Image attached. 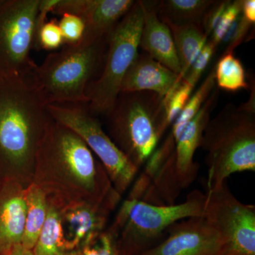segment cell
<instances>
[{
    "label": "cell",
    "mask_w": 255,
    "mask_h": 255,
    "mask_svg": "<svg viewBox=\"0 0 255 255\" xmlns=\"http://www.w3.org/2000/svg\"><path fill=\"white\" fill-rule=\"evenodd\" d=\"M206 194L194 191L179 204L157 205L128 198L109 231L120 255H137L149 249L171 226L189 218L203 216Z\"/></svg>",
    "instance_id": "8992f818"
},
{
    "label": "cell",
    "mask_w": 255,
    "mask_h": 255,
    "mask_svg": "<svg viewBox=\"0 0 255 255\" xmlns=\"http://www.w3.org/2000/svg\"><path fill=\"white\" fill-rule=\"evenodd\" d=\"M143 13L135 1L108 36V48L99 78L87 89L89 110L95 115L107 117L120 95L121 85L128 70L138 55Z\"/></svg>",
    "instance_id": "52a82bcc"
},
{
    "label": "cell",
    "mask_w": 255,
    "mask_h": 255,
    "mask_svg": "<svg viewBox=\"0 0 255 255\" xmlns=\"http://www.w3.org/2000/svg\"><path fill=\"white\" fill-rule=\"evenodd\" d=\"M40 0H0V74L30 77Z\"/></svg>",
    "instance_id": "9c48e42d"
},
{
    "label": "cell",
    "mask_w": 255,
    "mask_h": 255,
    "mask_svg": "<svg viewBox=\"0 0 255 255\" xmlns=\"http://www.w3.org/2000/svg\"><path fill=\"white\" fill-rule=\"evenodd\" d=\"M52 120L30 77L0 74V178L31 184L37 150Z\"/></svg>",
    "instance_id": "7a4b0ae2"
},
{
    "label": "cell",
    "mask_w": 255,
    "mask_h": 255,
    "mask_svg": "<svg viewBox=\"0 0 255 255\" xmlns=\"http://www.w3.org/2000/svg\"><path fill=\"white\" fill-rule=\"evenodd\" d=\"M47 109L53 120L78 134L100 159L114 189L122 196L133 182L139 169L106 133L88 106L49 105Z\"/></svg>",
    "instance_id": "ba28073f"
},
{
    "label": "cell",
    "mask_w": 255,
    "mask_h": 255,
    "mask_svg": "<svg viewBox=\"0 0 255 255\" xmlns=\"http://www.w3.org/2000/svg\"><path fill=\"white\" fill-rule=\"evenodd\" d=\"M203 217L221 236V255H255V206L238 201L226 182L206 192Z\"/></svg>",
    "instance_id": "8fae6325"
},
{
    "label": "cell",
    "mask_w": 255,
    "mask_h": 255,
    "mask_svg": "<svg viewBox=\"0 0 255 255\" xmlns=\"http://www.w3.org/2000/svg\"><path fill=\"white\" fill-rule=\"evenodd\" d=\"M212 0H164L157 1L159 17L164 23L201 24Z\"/></svg>",
    "instance_id": "ffe728a7"
},
{
    "label": "cell",
    "mask_w": 255,
    "mask_h": 255,
    "mask_svg": "<svg viewBox=\"0 0 255 255\" xmlns=\"http://www.w3.org/2000/svg\"><path fill=\"white\" fill-rule=\"evenodd\" d=\"M167 232L163 241L137 255H222L221 236L203 216L176 223Z\"/></svg>",
    "instance_id": "7c38bea8"
},
{
    "label": "cell",
    "mask_w": 255,
    "mask_h": 255,
    "mask_svg": "<svg viewBox=\"0 0 255 255\" xmlns=\"http://www.w3.org/2000/svg\"><path fill=\"white\" fill-rule=\"evenodd\" d=\"M68 255H120L117 242L109 231H104L86 246L76 251L70 252Z\"/></svg>",
    "instance_id": "d4e9b609"
},
{
    "label": "cell",
    "mask_w": 255,
    "mask_h": 255,
    "mask_svg": "<svg viewBox=\"0 0 255 255\" xmlns=\"http://www.w3.org/2000/svg\"><path fill=\"white\" fill-rule=\"evenodd\" d=\"M239 107L228 104L206 127L200 147L207 152L208 190L222 186L231 174L255 171V86Z\"/></svg>",
    "instance_id": "3957f363"
},
{
    "label": "cell",
    "mask_w": 255,
    "mask_h": 255,
    "mask_svg": "<svg viewBox=\"0 0 255 255\" xmlns=\"http://www.w3.org/2000/svg\"><path fill=\"white\" fill-rule=\"evenodd\" d=\"M26 187L9 177L0 178V255H8L21 243L26 204Z\"/></svg>",
    "instance_id": "9a60e30c"
},
{
    "label": "cell",
    "mask_w": 255,
    "mask_h": 255,
    "mask_svg": "<svg viewBox=\"0 0 255 255\" xmlns=\"http://www.w3.org/2000/svg\"><path fill=\"white\" fill-rule=\"evenodd\" d=\"M132 0H59L52 14L76 15L86 26L83 38L107 36L130 11Z\"/></svg>",
    "instance_id": "5bb4252c"
},
{
    "label": "cell",
    "mask_w": 255,
    "mask_h": 255,
    "mask_svg": "<svg viewBox=\"0 0 255 255\" xmlns=\"http://www.w3.org/2000/svg\"><path fill=\"white\" fill-rule=\"evenodd\" d=\"M58 25L63 35L64 45H75L80 43L85 36L86 26L83 20L76 15H61Z\"/></svg>",
    "instance_id": "f1b7e54d"
},
{
    "label": "cell",
    "mask_w": 255,
    "mask_h": 255,
    "mask_svg": "<svg viewBox=\"0 0 255 255\" xmlns=\"http://www.w3.org/2000/svg\"><path fill=\"white\" fill-rule=\"evenodd\" d=\"M48 200V199H47ZM33 255H68L65 250L60 228L59 210L48 200V214L36 244Z\"/></svg>",
    "instance_id": "44dd1931"
},
{
    "label": "cell",
    "mask_w": 255,
    "mask_h": 255,
    "mask_svg": "<svg viewBox=\"0 0 255 255\" xmlns=\"http://www.w3.org/2000/svg\"><path fill=\"white\" fill-rule=\"evenodd\" d=\"M243 0L229 1L226 9L223 11L217 26L211 33L209 39L216 48L221 45L223 37L227 33L232 23L236 21L242 12Z\"/></svg>",
    "instance_id": "4316f807"
},
{
    "label": "cell",
    "mask_w": 255,
    "mask_h": 255,
    "mask_svg": "<svg viewBox=\"0 0 255 255\" xmlns=\"http://www.w3.org/2000/svg\"><path fill=\"white\" fill-rule=\"evenodd\" d=\"M64 46L63 35L56 18L46 21L42 26L33 48L36 50H53Z\"/></svg>",
    "instance_id": "484cf974"
},
{
    "label": "cell",
    "mask_w": 255,
    "mask_h": 255,
    "mask_svg": "<svg viewBox=\"0 0 255 255\" xmlns=\"http://www.w3.org/2000/svg\"><path fill=\"white\" fill-rule=\"evenodd\" d=\"M177 79V74L147 53H138L124 76L120 93L151 92L164 98L175 88Z\"/></svg>",
    "instance_id": "e0dca14e"
},
{
    "label": "cell",
    "mask_w": 255,
    "mask_h": 255,
    "mask_svg": "<svg viewBox=\"0 0 255 255\" xmlns=\"http://www.w3.org/2000/svg\"><path fill=\"white\" fill-rule=\"evenodd\" d=\"M108 36L64 45L36 65L30 79L46 105L88 104L87 89L102 73Z\"/></svg>",
    "instance_id": "277c9868"
},
{
    "label": "cell",
    "mask_w": 255,
    "mask_h": 255,
    "mask_svg": "<svg viewBox=\"0 0 255 255\" xmlns=\"http://www.w3.org/2000/svg\"><path fill=\"white\" fill-rule=\"evenodd\" d=\"M165 23L170 28L181 68L180 73L178 75L177 84L174 89L175 90L182 82L191 65L205 46L208 38L201 24Z\"/></svg>",
    "instance_id": "ac0fdd59"
},
{
    "label": "cell",
    "mask_w": 255,
    "mask_h": 255,
    "mask_svg": "<svg viewBox=\"0 0 255 255\" xmlns=\"http://www.w3.org/2000/svg\"><path fill=\"white\" fill-rule=\"evenodd\" d=\"M194 87L182 81L179 86L164 97L165 122L167 128L172 126L182 112L194 91Z\"/></svg>",
    "instance_id": "cb8c5ba5"
},
{
    "label": "cell",
    "mask_w": 255,
    "mask_h": 255,
    "mask_svg": "<svg viewBox=\"0 0 255 255\" xmlns=\"http://www.w3.org/2000/svg\"><path fill=\"white\" fill-rule=\"evenodd\" d=\"M215 87H216V80H215L214 69L206 77L201 86L191 95L187 105L183 109L182 112L172 124V130L169 134L172 135L174 140L179 136L184 127L195 117L196 114L199 113L202 106L214 91Z\"/></svg>",
    "instance_id": "603a6c76"
},
{
    "label": "cell",
    "mask_w": 255,
    "mask_h": 255,
    "mask_svg": "<svg viewBox=\"0 0 255 255\" xmlns=\"http://www.w3.org/2000/svg\"><path fill=\"white\" fill-rule=\"evenodd\" d=\"M143 21L139 47L153 59L177 74L181 68L169 26L159 17L157 1H140Z\"/></svg>",
    "instance_id": "2e32d148"
},
{
    "label": "cell",
    "mask_w": 255,
    "mask_h": 255,
    "mask_svg": "<svg viewBox=\"0 0 255 255\" xmlns=\"http://www.w3.org/2000/svg\"><path fill=\"white\" fill-rule=\"evenodd\" d=\"M242 14L248 22L255 25V0H243Z\"/></svg>",
    "instance_id": "1f68e13d"
},
{
    "label": "cell",
    "mask_w": 255,
    "mask_h": 255,
    "mask_svg": "<svg viewBox=\"0 0 255 255\" xmlns=\"http://www.w3.org/2000/svg\"><path fill=\"white\" fill-rule=\"evenodd\" d=\"M229 2V0L224 1H214V4L210 6L206 11L201 22V27L204 30V33L208 39L211 36L215 28L217 26L220 18L222 16L223 11Z\"/></svg>",
    "instance_id": "4dcf8cb0"
},
{
    "label": "cell",
    "mask_w": 255,
    "mask_h": 255,
    "mask_svg": "<svg viewBox=\"0 0 255 255\" xmlns=\"http://www.w3.org/2000/svg\"><path fill=\"white\" fill-rule=\"evenodd\" d=\"M219 96V89H214L199 113L184 127L174 140L173 154L156 178V189L165 204H175L181 190L189 187L196 179L199 165L194 162V155L200 147L203 133L217 105Z\"/></svg>",
    "instance_id": "30bf717a"
},
{
    "label": "cell",
    "mask_w": 255,
    "mask_h": 255,
    "mask_svg": "<svg viewBox=\"0 0 255 255\" xmlns=\"http://www.w3.org/2000/svg\"><path fill=\"white\" fill-rule=\"evenodd\" d=\"M216 50L217 48L209 40H208L195 61L193 63L190 68L188 70L182 81L187 82L191 86L195 87L196 84L202 76L203 73L205 72L206 68L209 65L213 56L216 53Z\"/></svg>",
    "instance_id": "f546056e"
},
{
    "label": "cell",
    "mask_w": 255,
    "mask_h": 255,
    "mask_svg": "<svg viewBox=\"0 0 255 255\" xmlns=\"http://www.w3.org/2000/svg\"><path fill=\"white\" fill-rule=\"evenodd\" d=\"M25 199L26 219L21 245L32 251L46 221L48 200L44 191L33 182L25 189Z\"/></svg>",
    "instance_id": "d6986e66"
},
{
    "label": "cell",
    "mask_w": 255,
    "mask_h": 255,
    "mask_svg": "<svg viewBox=\"0 0 255 255\" xmlns=\"http://www.w3.org/2000/svg\"><path fill=\"white\" fill-rule=\"evenodd\" d=\"M107 117L109 135L138 169L168 128L164 98L151 92L120 93Z\"/></svg>",
    "instance_id": "5b68a950"
},
{
    "label": "cell",
    "mask_w": 255,
    "mask_h": 255,
    "mask_svg": "<svg viewBox=\"0 0 255 255\" xmlns=\"http://www.w3.org/2000/svg\"><path fill=\"white\" fill-rule=\"evenodd\" d=\"M31 182L58 207L121 199L87 144L71 129L53 119L38 145Z\"/></svg>",
    "instance_id": "6da1fadb"
},
{
    "label": "cell",
    "mask_w": 255,
    "mask_h": 255,
    "mask_svg": "<svg viewBox=\"0 0 255 255\" xmlns=\"http://www.w3.org/2000/svg\"><path fill=\"white\" fill-rule=\"evenodd\" d=\"M119 200L102 203L87 201L60 206V228L65 250L76 251L93 241L105 231L109 217Z\"/></svg>",
    "instance_id": "4fadbf2b"
},
{
    "label": "cell",
    "mask_w": 255,
    "mask_h": 255,
    "mask_svg": "<svg viewBox=\"0 0 255 255\" xmlns=\"http://www.w3.org/2000/svg\"><path fill=\"white\" fill-rule=\"evenodd\" d=\"M253 26L254 25L246 21L241 12L228 30L221 41V45L226 46V49L223 53H234V50L243 42L246 41L247 38L249 37V33Z\"/></svg>",
    "instance_id": "83f0119b"
},
{
    "label": "cell",
    "mask_w": 255,
    "mask_h": 255,
    "mask_svg": "<svg viewBox=\"0 0 255 255\" xmlns=\"http://www.w3.org/2000/svg\"><path fill=\"white\" fill-rule=\"evenodd\" d=\"M8 255H33L31 251L23 248L21 244L16 246Z\"/></svg>",
    "instance_id": "d6a6232c"
},
{
    "label": "cell",
    "mask_w": 255,
    "mask_h": 255,
    "mask_svg": "<svg viewBox=\"0 0 255 255\" xmlns=\"http://www.w3.org/2000/svg\"><path fill=\"white\" fill-rule=\"evenodd\" d=\"M214 69L218 89L231 92L250 89L243 63L234 53H223Z\"/></svg>",
    "instance_id": "7402d4cb"
}]
</instances>
